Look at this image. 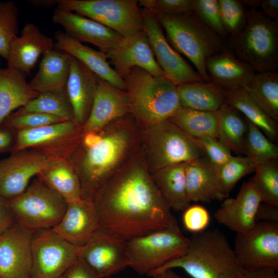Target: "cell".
I'll return each instance as SVG.
<instances>
[{
	"instance_id": "836d02e7",
	"label": "cell",
	"mask_w": 278,
	"mask_h": 278,
	"mask_svg": "<svg viewBox=\"0 0 278 278\" xmlns=\"http://www.w3.org/2000/svg\"><path fill=\"white\" fill-rule=\"evenodd\" d=\"M242 88L271 118L278 121V73L256 72Z\"/></svg>"
},
{
	"instance_id": "60d3db41",
	"label": "cell",
	"mask_w": 278,
	"mask_h": 278,
	"mask_svg": "<svg viewBox=\"0 0 278 278\" xmlns=\"http://www.w3.org/2000/svg\"><path fill=\"white\" fill-rule=\"evenodd\" d=\"M19 8L12 1H0V57L6 59L11 42L18 36Z\"/></svg>"
},
{
	"instance_id": "4316f807",
	"label": "cell",
	"mask_w": 278,
	"mask_h": 278,
	"mask_svg": "<svg viewBox=\"0 0 278 278\" xmlns=\"http://www.w3.org/2000/svg\"><path fill=\"white\" fill-rule=\"evenodd\" d=\"M205 68L211 81L226 91L242 87L256 73L226 46L207 59Z\"/></svg>"
},
{
	"instance_id": "5b68a950",
	"label": "cell",
	"mask_w": 278,
	"mask_h": 278,
	"mask_svg": "<svg viewBox=\"0 0 278 278\" xmlns=\"http://www.w3.org/2000/svg\"><path fill=\"white\" fill-rule=\"evenodd\" d=\"M155 14L173 48L193 63L204 81L211 82L205 62L225 46L224 40L203 25L192 11L178 14Z\"/></svg>"
},
{
	"instance_id": "d6a6232c",
	"label": "cell",
	"mask_w": 278,
	"mask_h": 278,
	"mask_svg": "<svg viewBox=\"0 0 278 278\" xmlns=\"http://www.w3.org/2000/svg\"><path fill=\"white\" fill-rule=\"evenodd\" d=\"M225 103L242 114L272 142L277 140V122L260 108L242 87L227 91Z\"/></svg>"
},
{
	"instance_id": "c3c4849f",
	"label": "cell",
	"mask_w": 278,
	"mask_h": 278,
	"mask_svg": "<svg viewBox=\"0 0 278 278\" xmlns=\"http://www.w3.org/2000/svg\"><path fill=\"white\" fill-rule=\"evenodd\" d=\"M62 276L63 278H99L79 257Z\"/></svg>"
},
{
	"instance_id": "6125c7cd",
	"label": "cell",
	"mask_w": 278,
	"mask_h": 278,
	"mask_svg": "<svg viewBox=\"0 0 278 278\" xmlns=\"http://www.w3.org/2000/svg\"><path fill=\"white\" fill-rule=\"evenodd\" d=\"M29 278H30V277H29Z\"/></svg>"
},
{
	"instance_id": "b9f144b4",
	"label": "cell",
	"mask_w": 278,
	"mask_h": 278,
	"mask_svg": "<svg viewBox=\"0 0 278 278\" xmlns=\"http://www.w3.org/2000/svg\"><path fill=\"white\" fill-rule=\"evenodd\" d=\"M220 15L229 37L238 33L247 20L245 6L238 0H218Z\"/></svg>"
},
{
	"instance_id": "11a10c76",
	"label": "cell",
	"mask_w": 278,
	"mask_h": 278,
	"mask_svg": "<svg viewBox=\"0 0 278 278\" xmlns=\"http://www.w3.org/2000/svg\"><path fill=\"white\" fill-rule=\"evenodd\" d=\"M30 3L34 7L48 8L57 5L56 0H33Z\"/></svg>"
},
{
	"instance_id": "f6af8a7d",
	"label": "cell",
	"mask_w": 278,
	"mask_h": 278,
	"mask_svg": "<svg viewBox=\"0 0 278 278\" xmlns=\"http://www.w3.org/2000/svg\"><path fill=\"white\" fill-rule=\"evenodd\" d=\"M195 138L204 152V156L217 169L233 157L231 151L217 137L202 136Z\"/></svg>"
},
{
	"instance_id": "7bdbcfd3",
	"label": "cell",
	"mask_w": 278,
	"mask_h": 278,
	"mask_svg": "<svg viewBox=\"0 0 278 278\" xmlns=\"http://www.w3.org/2000/svg\"><path fill=\"white\" fill-rule=\"evenodd\" d=\"M192 11L205 26L223 40L228 38L219 12L218 0H193Z\"/></svg>"
},
{
	"instance_id": "680465c9",
	"label": "cell",
	"mask_w": 278,
	"mask_h": 278,
	"mask_svg": "<svg viewBox=\"0 0 278 278\" xmlns=\"http://www.w3.org/2000/svg\"><path fill=\"white\" fill-rule=\"evenodd\" d=\"M60 278H63V276H62V277H60Z\"/></svg>"
},
{
	"instance_id": "52a82bcc",
	"label": "cell",
	"mask_w": 278,
	"mask_h": 278,
	"mask_svg": "<svg viewBox=\"0 0 278 278\" xmlns=\"http://www.w3.org/2000/svg\"><path fill=\"white\" fill-rule=\"evenodd\" d=\"M142 148L151 174L166 166L204 156L196 139L168 119L144 129Z\"/></svg>"
},
{
	"instance_id": "f546056e",
	"label": "cell",
	"mask_w": 278,
	"mask_h": 278,
	"mask_svg": "<svg viewBox=\"0 0 278 278\" xmlns=\"http://www.w3.org/2000/svg\"><path fill=\"white\" fill-rule=\"evenodd\" d=\"M180 105L206 112L218 111L225 102L226 90L212 82L196 81L177 86Z\"/></svg>"
},
{
	"instance_id": "91938a15",
	"label": "cell",
	"mask_w": 278,
	"mask_h": 278,
	"mask_svg": "<svg viewBox=\"0 0 278 278\" xmlns=\"http://www.w3.org/2000/svg\"><path fill=\"white\" fill-rule=\"evenodd\" d=\"M0 64H1V60H0Z\"/></svg>"
},
{
	"instance_id": "7dc6e473",
	"label": "cell",
	"mask_w": 278,
	"mask_h": 278,
	"mask_svg": "<svg viewBox=\"0 0 278 278\" xmlns=\"http://www.w3.org/2000/svg\"><path fill=\"white\" fill-rule=\"evenodd\" d=\"M193 0H154L150 11L154 13L178 14L192 11Z\"/></svg>"
},
{
	"instance_id": "44dd1931",
	"label": "cell",
	"mask_w": 278,
	"mask_h": 278,
	"mask_svg": "<svg viewBox=\"0 0 278 278\" xmlns=\"http://www.w3.org/2000/svg\"><path fill=\"white\" fill-rule=\"evenodd\" d=\"M99 228V219L94 202L82 198L67 203L62 219L51 230L71 244L81 248Z\"/></svg>"
},
{
	"instance_id": "d6986e66",
	"label": "cell",
	"mask_w": 278,
	"mask_h": 278,
	"mask_svg": "<svg viewBox=\"0 0 278 278\" xmlns=\"http://www.w3.org/2000/svg\"><path fill=\"white\" fill-rule=\"evenodd\" d=\"M53 21L61 26L65 33L80 42H88L107 54L123 38L108 27L85 16L57 6Z\"/></svg>"
},
{
	"instance_id": "ba28073f",
	"label": "cell",
	"mask_w": 278,
	"mask_h": 278,
	"mask_svg": "<svg viewBox=\"0 0 278 278\" xmlns=\"http://www.w3.org/2000/svg\"><path fill=\"white\" fill-rule=\"evenodd\" d=\"M6 204L16 223L32 233L54 228L67 206L60 194L37 177L22 193L7 199Z\"/></svg>"
},
{
	"instance_id": "3957f363",
	"label": "cell",
	"mask_w": 278,
	"mask_h": 278,
	"mask_svg": "<svg viewBox=\"0 0 278 278\" xmlns=\"http://www.w3.org/2000/svg\"><path fill=\"white\" fill-rule=\"evenodd\" d=\"M187 251L150 272L151 275L169 269H183L192 278H237L243 268L224 234L218 229L194 233Z\"/></svg>"
},
{
	"instance_id": "f907efd6",
	"label": "cell",
	"mask_w": 278,
	"mask_h": 278,
	"mask_svg": "<svg viewBox=\"0 0 278 278\" xmlns=\"http://www.w3.org/2000/svg\"><path fill=\"white\" fill-rule=\"evenodd\" d=\"M256 220L278 222V207L262 202L256 212Z\"/></svg>"
},
{
	"instance_id": "4fadbf2b",
	"label": "cell",
	"mask_w": 278,
	"mask_h": 278,
	"mask_svg": "<svg viewBox=\"0 0 278 278\" xmlns=\"http://www.w3.org/2000/svg\"><path fill=\"white\" fill-rule=\"evenodd\" d=\"M244 269H278V222L257 221L249 230L237 233L233 249Z\"/></svg>"
},
{
	"instance_id": "603a6c76",
	"label": "cell",
	"mask_w": 278,
	"mask_h": 278,
	"mask_svg": "<svg viewBox=\"0 0 278 278\" xmlns=\"http://www.w3.org/2000/svg\"><path fill=\"white\" fill-rule=\"evenodd\" d=\"M129 113L130 107L127 92L99 78L92 107L82 129L84 132L98 131Z\"/></svg>"
},
{
	"instance_id": "94428289",
	"label": "cell",
	"mask_w": 278,
	"mask_h": 278,
	"mask_svg": "<svg viewBox=\"0 0 278 278\" xmlns=\"http://www.w3.org/2000/svg\"><path fill=\"white\" fill-rule=\"evenodd\" d=\"M0 278H1V276H0Z\"/></svg>"
},
{
	"instance_id": "277c9868",
	"label": "cell",
	"mask_w": 278,
	"mask_h": 278,
	"mask_svg": "<svg viewBox=\"0 0 278 278\" xmlns=\"http://www.w3.org/2000/svg\"><path fill=\"white\" fill-rule=\"evenodd\" d=\"M123 80L130 113L143 129L168 119L181 107L177 86L165 77L136 67Z\"/></svg>"
},
{
	"instance_id": "1f68e13d",
	"label": "cell",
	"mask_w": 278,
	"mask_h": 278,
	"mask_svg": "<svg viewBox=\"0 0 278 278\" xmlns=\"http://www.w3.org/2000/svg\"><path fill=\"white\" fill-rule=\"evenodd\" d=\"M36 177L67 203L82 198L78 178L67 159L50 161Z\"/></svg>"
},
{
	"instance_id": "cb8c5ba5",
	"label": "cell",
	"mask_w": 278,
	"mask_h": 278,
	"mask_svg": "<svg viewBox=\"0 0 278 278\" xmlns=\"http://www.w3.org/2000/svg\"><path fill=\"white\" fill-rule=\"evenodd\" d=\"M99 77L72 56L66 89L73 108L75 123L82 126L90 115Z\"/></svg>"
},
{
	"instance_id": "ffe728a7",
	"label": "cell",
	"mask_w": 278,
	"mask_h": 278,
	"mask_svg": "<svg viewBox=\"0 0 278 278\" xmlns=\"http://www.w3.org/2000/svg\"><path fill=\"white\" fill-rule=\"evenodd\" d=\"M262 202L258 192L249 180L244 182L235 198L225 199L214 216L217 222L237 233L252 229Z\"/></svg>"
},
{
	"instance_id": "5bb4252c",
	"label": "cell",
	"mask_w": 278,
	"mask_h": 278,
	"mask_svg": "<svg viewBox=\"0 0 278 278\" xmlns=\"http://www.w3.org/2000/svg\"><path fill=\"white\" fill-rule=\"evenodd\" d=\"M79 257L99 278L130 266L128 241L101 228L80 248Z\"/></svg>"
},
{
	"instance_id": "83f0119b",
	"label": "cell",
	"mask_w": 278,
	"mask_h": 278,
	"mask_svg": "<svg viewBox=\"0 0 278 278\" xmlns=\"http://www.w3.org/2000/svg\"><path fill=\"white\" fill-rule=\"evenodd\" d=\"M72 56L55 48L43 55L39 70L28 82L39 93L65 90L68 78Z\"/></svg>"
},
{
	"instance_id": "8d00e7d4",
	"label": "cell",
	"mask_w": 278,
	"mask_h": 278,
	"mask_svg": "<svg viewBox=\"0 0 278 278\" xmlns=\"http://www.w3.org/2000/svg\"><path fill=\"white\" fill-rule=\"evenodd\" d=\"M18 111L44 113L56 116L66 121L75 122L73 108L66 89L59 92L39 93L37 97Z\"/></svg>"
},
{
	"instance_id": "ee69618b",
	"label": "cell",
	"mask_w": 278,
	"mask_h": 278,
	"mask_svg": "<svg viewBox=\"0 0 278 278\" xmlns=\"http://www.w3.org/2000/svg\"><path fill=\"white\" fill-rule=\"evenodd\" d=\"M66 121L56 116L38 112L12 113L1 126L14 130L32 129L41 126Z\"/></svg>"
},
{
	"instance_id": "816d5d0a",
	"label": "cell",
	"mask_w": 278,
	"mask_h": 278,
	"mask_svg": "<svg viewBox=\"0 0 278 278\" xmlns=\"http://www.w3.org/2000/svg\"><path fill=\"white\" fill-rule=\"evenodd\" d=\"M15 141V131L0 125V152H12Z\"/></svg>"
},
{
	"instance_id": "e575fe53",
	"label": "cell",
	"mask_w": 278,
	"mask_h": 278,
	"mask_svg": "<svg viewBox=\"0 0 278 278\" xmlns=\"http://www.w3.org/2000/svg\"><path fill=\"white\" fill-rule=\"evenodd\" d=\"M168 119L194 138L202 136L217 138L218 111H201L181 106Z\"/></svg>"
},
{
	"instance_id": "bcb514c9",
	"label": "cell",
	"mask_w": 278,
	"mask_h": 278,
	"mask_svg": "<svg viewBox=\"0 0 278 278\" xmlns=\"http://www.w3.org/2000/svg\"><path fill=\"white\" fill-rule=\"evenodd\" d=\"M183 212L182 221L186 230L194 233L205 230L211 219L206 208L200 205H193Z\"/></svg>"
},
{
	"instance_id": "7a4b0ae2",
	"label": "cell",
	"mask_w": 278,
	"mask_h": 278,
	"mask_svg": "<svg viewBox=\"0 0 278 278\" xmlns=\"http://www.w3.org/2000/svg\"><path fill=\"white\" fill-rule=\"evenodd\" d=\"M144 129L131 113L102 129L84 132L67 160L82 198L93 201L106 183L141 148Z\"/></svg>"
},
{
	"instance_id": "74e56055",
	"label": "cell",
	"mask_w": 278,
	"mask_h": 278,
	"mask_svg": "<svg viewBox=\"0 0 278 278\" xmlns=\"http://www.w3.org/2000/svg\"><path fill=\"white\" fill-rule=\"evenodd\" d=\"M254 172L249 180L260 195L262 202L278 207L277 159L257 164Z\"/></svg>"
},
{
	"instance_id": "7402d4cb",
	"label": "cell",
	"mask_w": 278,
	"mask_h": 278,
	"mask_svg": "<svg viewBox=\"0 0 278 278\" xmlns=\"http://www.w3.org/2000/svg\"><path fill=\"white\" fill-rule=\"evenodd\" d=\"M54 48V40L43 33L38 26L26 23L20 36L11 42L6 59L7 67L24 75L29 74L39 58Z\"/></svg>"
},
{
	"instance_id": "f35d334b",
	"label": "cell",
	"mask_w": 278,
	"mask_h": 278,
	"mask_svg": "<svg viewBox=\"0 0 278 278\" xmlns=\"http://www.w3.org/2000/svg\"><path fill=\"white\" fill-rule=\"evenodd\" d=\"M246 120L248 129L244 140V154L257 164L268 160L277 159V146L258 127Z\"/></svg>"
},
{
	"instance_id": "7c38bea8",
	"label": "cell",
	"mask_w": 278,
	"mask_h": 278,
	"mask_svg": "<svg viewBox=\"0 0 278 278\" xmlns=\"http://www.w3.org/2000/svg\"><path fill=\"white\" fill-rule=\"evenodd\" d=\"M78 248L51 229L33 233L30 278H60L78 258Z\"/></svg>"
},
{
	"instance_id": "db71d44e",
	"label": "cell",
	"mask_w": 278,
	"mask_h": 278,
	"mask_svg": "<svg viewBox=\"0 0 278 278\" xmlns=\"http://www.w3.org/2000/svg\"><path fill=\"white\" fill-rule=\"evenodd\" d=\"M259 7L265 16L274 21L278 20V0H260Z\"/></svg>"
},
{
	"instance_id": "4dcf8cb0",
	"label": "cell",
	"mask_w": 278,
	"mask_h": 278,
	"mask_svg": "<svg viewBox=\"0 0 278 278\" xmlns=\"http://www.w3.org/2000/svg\"><path fill=\"white\" fill-rule=\"evenodd\" d=\"M170 209L183 211L189 205L185 181V163L171 165L151 174Z\"/></svg>"
},
{
	"instance_id": "9c48e42d",
	"label": "cell",
	"mask_w": 278,
	"mask_h": 278,
	"mask_svg": "<svg viewBox=\"0 0 278 278\" xmlns=\"http://www.w3.org/2000/svg\"><path fill=\"white\" fill-rule=\"evenodd\" d=\"M190 244L178 224L128 240L130 266L141 274L153 270L186 253Z\"/></svg>"
},
{
	"instance_id": "8992f818",
	"label": "cell",
	"mask_w": 278,
	"mask_h": 278,
	"mask_svg": "<svg viewBox=\"0 0 278 278\" xmlns=\"http://www.w3.org/2000/svg\"><path fill=\"white\" fill-rule=\"evenodd\" d=\"M228 43L234 55L255 72L278 68V21L267 18L260 11L248 10L244 26L229 37Z\"/></svg>"
},
{
	"instance_id": "681fc988",
	"label": "cell",
	"mask_w": 278,
	"mask_h": 278,
	"mask_svg": "<svg viewBox=\"0 0 278 278\" xmlns=\"http://www.w3.org/2000/svg\"><path fill=\"white\" fill-rule=\"evenodd\" d=\"M16 222L6 204V199L0 197V237Z\"/></svg>"
},
{
	"instance_id": "ac0fdd59",
	"label": "cell",
	"mask_w": 278,
	"mask_h": 278,
	"mask_svg": "<svg viewBox=\"0 0 278 278\" xmlns=\"http://www.w3.org/2000/svg\"><path fill=\"white\" fill-rule=\"evenodd\" d=\"M33 233L18 223L0 237L1 278H29Z\"/></svg>"
},
{
	"instance_id": "30bf717a",
	"label": "cell",
	"mask_w": 278,
	"mask_h": 278,
	"mask_svg": "<svg viewBox=\"0 0 278 278\" xmlns=\"http://www.w3.org/2000/svg\"><path fill=\"white\" fill-rule=\"evenodd\" d=\"M57 6L95 21L128 37L143 31L141 8L135 0H56Z\"/></svg>"
},
{
	"instance_id": "f1b7e54d",
	"label": "cell",
	"mask_w": 278,
	"mask_h": 278,
	"mask_svg": "<svg viewBox=\"0 0 278 278\" xmlns=\"http://www.w3.org/2000/svg\"><path fill=\"white\" fill-rule=\"evenodd\" d=\"M24 75L15 70L0 68V124L12 112L37 97Z\"/></svg>"
},
{
	"instance_id": "6da1fadb",
	"label": "cell",
	"mask_w": 278,
	"mask_h": 278,
	"mask_svg": "<svg viewBox=\"0 0 278 278\" xmlns=\"http://www.w3.org/2000/svg\"><path fill=\"white\" fill-rule=\"evenodd\" d=\"M99 228L129 240L178 224L146 165L142 148L93 200Z\"/></svg>"
},
{
	"instance_id": "e0dca14e",
	"label": "cell",
	"mask_w": 278,
	"mask_h": 278,
	"mask_svg": "<svg viewBox=\"0 0 278 278\" xmlns=\"http://www.w3.org/2000/svg\"><path fill=\"white\" fill-rule=\"evenodd\" d=\"M106 55L110 65L123 79L136 67L154 76L165 77L144 30L130 37H123Z\"/></svg>"
},
{
	"instance_id": "d590c367",
	"label": "cell",
	"mask_w": 278,
	"mask_h": 278,
	"mask_svg": "<svg viewBox=\"0 0 278 278\" xmlns=\"http://www.w3.org/2000/svg\"><path fill=\"white\" fill-rule=\"evenodd\" d=\"M217 138L231 151L244 154V144L247 131V120L240 113L224 103L218 111Z\"/></svg>"
},
{
	"instance_id": "9a60e30c",
	"label": "cell",
	"mask_w": 278,
	"mask_h": 278,
	"mask_svg": "<svg viewBox=\"0 0 278 278\" xmlns=\"http://www.w3.org/2000/svg\"><path fill=\"white\" fill-rule=\"evenodd\" d=\"M141 12L144 31L165 77L176 86L188 82L204 81L196 70L169 44L155 13L143 8Z\"/></svg>"
},
{
	"instance_id": "d4e9b609",
	"label": "cell",
	"mask_w": 278,
	"mask_h": 278,
	"mask_svg": "<svg viewBox=\"0 0 278 278\" xmlns=\"http://www.w3.org/2000/svg\"><path fill=\"white\" fill-rule=\"evenodd\" d=\"M55 38V49L67 53L100 79L125 91L123 79L110 65L105 54L84 45L61 31L56 32Z\"/></svg>"
},
{
	"instance_id": "6f0895ef",
	"label": "cell",
	"mask_w": 278,
	"mask_h": 278,
	"mask_svg": "<svg viewBox=\"0 0 278 278\" xmlns=\"http://www.w3.org/2000/svg\"><path fill=\"white\" fill-rule=\"evenodd\" d=\"M260 0H244L240 1L245 5H248L251 7V9H256L259 7Z\"/></svg>"
},
{
	"instance_id": "2e32d148",
	"label": "cell",
	"mask_w": 278,
	"mask_h": 278,
	"mask_svg": "<svg viewBox=\"0 0 278 278\" xmlns=\"http://www.w3.org/2000/svg\"><path fill=\"white\" fill-rule=\"evenodd\" d=\"M49 161L42 152L31 149L13 152L0 160V197L7 200L22 193Z\"/></svg>"
},
{
	"instance_id": "ab89813d",
	"label": "cell",
	"mask_w": 278,
	"mask_h": 278,
	"mask_svg": "<svg viewBox=\"0 0 278 278\" xmlns=\"http://www.w3.org/2000/svg\"><path fill=\"white\" fill-rule=\"evenodd\" d=\"M257 165L247 156H233L217 169L219 183L227 198L238 181L246 175L255 171Z\"/></svg>"
},
{
	"instance_id": "8fae6325",
	"label": "cell",
	"mask_w": 278,
	"mask_h": 278,
	"mask_svg": "<svg viewBox=\"0 0 278 278\" xmlns=\"http://www.w3.org/2000/svg\"><path fill=\"white\" fill-rule=\"evenodd\" d=\"M15 131V141L11 152L34 149L50 161L67 159L84 133L82 127L73 121Z\"/></svg>"
},
{
	"instance_id": "484cf974",
	"label": "cell",
	"mask_w": 278,
	"mask_h": 278,
	"mask_svg": "<svg viewBox=\"0 0 278 278\" xmlns=\"http://www.w3.org/2000/svg\"><path fill=\"white\" fill-rule=\"evenodd\" d=\"M185 181L189 202H210L227 198L219 183L217 169L205 156L185 163Z\"/></svg>"
},
{
	"instance_id": "f5cc1de1",
	"label": "cell",
	"mask_w": 278,
	"mask_h": 278,
	"mask_svg": "<svg viewBox=\"0 0 278 278\" xmlns=\"http://www.w3.org/2000/svg\"><path fill=\"white\" fill-rule=\"evenodd\" d=\"M276 270L270 268L243 269L237 278H278Z\"/></svg>"
},
{
	"instance_id": "9f6ffc18",
	"label": "cell",
	"mask_w": 278,
	"mask_h": 278,
	"mask_svg": "<svg viewBox=\"0 0 278 278\" xmlns=\"http://www.w3.org/2000/svg\"><path fill=\"white\" fill-rule=\"evenodd\" d=\"M152 278H182L169 269L151 276Z\"/></svg>"
}]
</instances>
